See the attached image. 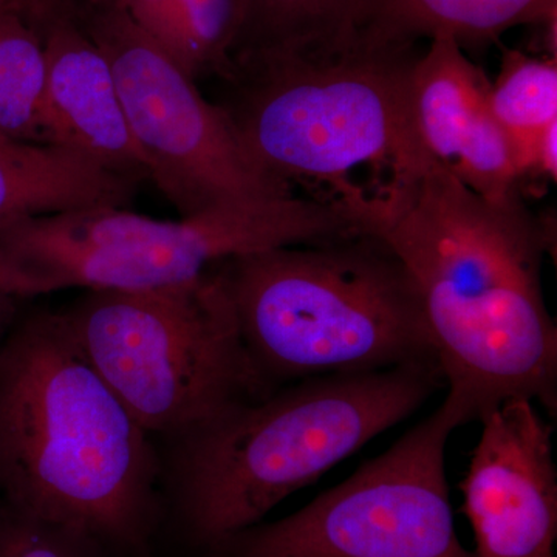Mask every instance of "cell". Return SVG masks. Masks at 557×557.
I'll return each mask as SVG.
<instances>
[{
    "instance_id": "cell-18",
    "label": "cell",
    "mask_w": 557,
    "mask_h": 557,
    "mask_svg": "<svg viewBox=\"0 0 557 557\" xmlns=\"http://www.w3.org/2000/svg\"><path fill=\"white\" fill-rule=\"evenodd\" d=\"M0 138L54 145L47 115L46 46L38 33L0 11Z\"/></svg>"
},
{
    "instance_id": "cell-15",
    "label": "cell",
    "mask_w": 557,
    "mask_h": 557,
    "mask_svg": "<svg viewBox=\"0 0 557 557\" xmlns=\"http://www.w3.org/2000/svg\"><path fill=\"white\" fill-rule=\"evenodd\" d=\"M194 79L225 75L242 25V0H115Z\"/></svg>"
},
{
    "instance_id": "cell-20",
    "label": "cell",
    "mask_w": 557,
    "mask_h": 557,
    "mask_svg": "<svg viewBox=\"0 0 557 557\" xmlns=\"http://www.w3.org/2000/svg\"><path fill=\"white\" fill-rule=\"evenodd\" d=\"M81 0H0V11L20 17L46 39L54 27L78 20Z\"/></svg>"
},
{
    "instance_id": "cell-19",
    "label": "cell",
    "mask_w": 557,
    "mask_h": 557,
    "mask_svg": "<svg viewBox=\"0 0 557 557\" xmlns=\"http://www.w3.org/2000/svg\"><path fill=\"white\" fill-rule=\"evenodd\" d=\"M112 552L83 528L17 511L2 502L0 557H113Z\"/></svg>"
},
{
    "instance_id": "cell-14",
    "label": "cell",
    "mask_w": 557,
    "mask_h": 557,
    "mask_svg": "<svg viewBox=\"0 0 557 557\" xmlns=\"http://www.w3.org/2000/svg\"><path fill=\"white\" fill-rule=\"evenodd\" d=\"M557 0H361L357 36L384 46H416L438 36L490 42L523 24L556 30Z\"/></svg>"
},
{
    "instance_id": "cell-12",
    "label": "cell",
    "mask_w": 557,
    "mask_h": 557,
    "mask_svg": "<svg viewBox=\"0 0 557 557\" xmlns=\"http://www.w3.org/2000/svg\"><path fill=\"white\" fill-rule=\"evenodd\" d=\"M44 46L54 145L67 146L113 174L152 182V168L132 134L112 69L78 20L54 27Z\"/></svg>"
},
{
    "instance_id": "cell-16",
    "label": "cell",
    "mask_w": 557,
    "mask_h": 557,
    "mask_svg": "<svg viewBox=\"0 0 557 557\" xmlns=\"http://www.w3.org/2000/svg\"><path fill=\"white\" fill-rule=\"evenodd\" d=\"M490 102L515 152L523 183L533 170L539 143L557 124L556 57L505 50L500 72L491 83Z\"/></svg>"
},
{
    "instance_id": "cell-22",
    "label": "cell",
    "mask_w": 557,
    "mask_h": 557,
    "mask_svg": "<svg viewBox=\"0 0 557 557\" xmlns=\"http://www.w3.org/2000/svg\"><path fill=\"white\" fill-rule=\"evenodd\" d=\"M0 515H2V500H0Z\"/></svg>"
},
{
    "instance_id": "cell-6",
    "label": "cell",
    "mask_w": 557,
    "mask_h": 557,
    "mask_svg": "<svg viewBox=\"0 0 557 557\" xmlns=\"http://www.w3.org/2000/svg\"><path fill=\"white\" fill-rule=\"evenodd\" d=\"M357 231L339 208L296 194L180 220L119 207L73 209L0 228V289L17 299L70 288L171 287L223 260Z\"/></svg>"
},
{
    "instance_id": "cell-5",
    "label": "cell",
    "mask_w": 557,
    "mask_h": 557,
    "mask_svg": "<svg viewBox=\"0 0 557 557\" xmlns=\"http://www.w3.org/2000/svg\"><path fill=\"white\" fill-rule=\"evenodd\" d=\"M252 368L296 381L438 364L423 306L386 242L351 233L219 263Z\"/></svg>"
},
{
    "instance_id": "cell-7",
    "label": "cell",
    "mask_w": 557,
    "mask_h": 557,
    "mask_svg": "<svg viewBox=\"0 0 557 557\" xmlns=\"http://www.w3.org/2000/svg\"><path fill=\"white\" fill-rule=\"evenodd\" d=\"M60 313L110 391L163 443L271 394L252 368L219 263L171 287L86 289Z\"/></svg>"
},
{
    "instance_id": "cell-9",
    "label": "cell",
    "mask_w": 557,
    "mask_h": 557,
    "mask_svg": "<svg viewBox=\"0 0 557 557\" xmlns=\"http://www.w3.org/2000/svg\"><path fill=\"white\" fill-rule=\"evenodd\" d=\"M78 24L112 69L153 185L182 218L295 196L260 170L222 109L115 0H84Z\"/></svg>"
},
{
    "instance_id": "cell-17",
    "label": "cell",
    "mask_w": 557,
    "mask_h": 557,
    "mask_svg": "<svg viewBox=\"0 0 557 557\" xmlns=\"http://www.w3.org/2000/svg\"><path fill=\"white\" fill-rule=\"evenodd\" d=\"M361 0H242L233 54L267 49H319L357 36Z\"/></svg>"
},
{
    "instance_id": "cell-3",
    "label": "cell",
    "mask_w": 557,
    "mask_h": 557,
    "mask_svg": "<svg viewBox=\"0 0 557 557\" xmlns=\"http://www.w3.org/2000/svg\"><path fill=\"white\" fill-rule=\"evenodd\" d=\"M413 47L357 36L234 54L214 102L260 170L339 208L362 231L434 166L406 101Z\"/></svg>"
},
{
    "instance_id": "cell-8",
    "label": "cell",
    "mask_w": 557,
    "mask_h": 557,
    "mask_svg": "<svg viewBox=\"0 0 557 557\" xmlns=\"http://www.w3.org/2000/svg\"><path fill=\"white\" fill-rule=\"evenodd\" d=\"M460 420L445 401L379 457L288 518L258 523L208 557H475L454 525L446 445Z\"/></svg>"
},
{
    "instance_id": "cell-2",
    "label": "cell",
    "mask_w": 557,
    "mask_h": 557,
    "mask_svg": "<svg viewBox=\"0 0 557 557\" xmlns=\"http://www.w3.org/2000/svg\"><path fill=\"white\" fill-rule=\"evenodd\" d=\"M0 500L152 557L161 454L87 361L60 310L16 319L0 344Z\"/></svg>"
},
{
    "instance_id": "cell-13",
    "label": "cell",
    "mask_w": 557,
    "mask_h": 557,
    "mask_svg": "<svg viewBox=\"0 0 557 557\" xmlns=\"http://www.w3.org/2000/svg\"><path fill=\"white\" fill-rule=\"evenodd\" d=\"M138 185L67 146L0 138V228L73 209L127 208Z\"/></svg>"
},
{
    "instance_id": "cell-11",
    "label": "cell",
    "mask_w": 557,
    "mask_h": 557,
    "mask_svg": "<svg viewBox=\"0 0 557 557\" xmlns=\"http://www.w3.org/2000/svg\"><path fill=\"white\" fill-rule=\"evenodd\" d=\"M491 81L453 38L431 39L406 81L418 146L434 166L487 200L523 199L507 135L491 110Z\"/></svg>"
},
{
    "instance_id": "cell-21",
    "label": "cell",
    "mask_w": 557,
    "mask_h": 557,
    "mask_svg": "<svg viewBox=\"0 0 557 557\" xmlns=\"http://www.w3.org/2000/svg\"><path fill=\"white\" fill-rule=\"evenodd\" d=\"M14 321H16V317H14V299L0 289V344H2Z\"/></svg>"
},
{
    "instance_id": "cell-1",
    "label": "cell",
    "mask_w": 557,
    "mask_h": 557,
    "mask_svg": "<svg viewBox=\"0 0 557 557\" xmlns=\"http://www.w3.org/2000/svg\"><path fill=\"white\" fill-rule=\"evenodd\" d=\"M413 278L460 426L511 398L557 409V327L542 287L549 228L523 199L487 200L442 168L370 226Z\"/></svg>"
},
{
    "instance_id": "cell-4",
    "label": "cell",
    "mask_w": 557,
    "mask_h": 557,
    "mask_svg": "<svg viewBox=\"0 0 557 557\" xmlns=\"http://www.w3.org/2000/svg\"><path fill=\"white\" fill-rule=\"evenodd\" d=\"M438 364L296 381L164 443L161 496L177 533L208 555L296 491L413 416Z\"/></svg>"
},
{
    "instance_id": "cell-10",
    "label": "cell",
    "mask_w": 557,
    "mask_h": 557,
    "mask_svg": "<svg viewBox=\"0 0 557 557\" xmlns=\"http://www.w3.org/2000/svg\"><path fill=\"white\" fill-rule=\"evenodd\" d=\"M479 423L482 434L460 483L475 557H555L552 424L527 398L507 399Z\"/></svg>"
}]
</instances>
